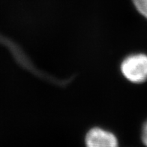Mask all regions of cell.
I'll list each match as a JSON object with an SVG mask.
<instances>
[{
  "label": "cell",
  "instance_id": "6da1fadb",
  "mask_svg": "<svg viewBox=\"0 0 147 147\" xmlns=\"http://www.w3.org/2000/svg\"><path fill=\"white\" fill-rule=\"evenodd\" d=\"M123 76L133 83H143L147 80V55L134 54L127 57L121 66Z\"/></svg>",
  "mask_w": 147,
  "mask_h": 147
},
{
  "label": "cell",
  "instance_id": "7a4b0ae2",
  "mask_svg": "<svg viewBox=\"0 0 147 147\" xmlns=\"http://www.w3.org/2000/svg\"><path fill=\"white\" fill-rule=\"evenodd\" d=\"M86 144V147H118L115 135L99 128H94L87 133Z\"/></svg>",
  "mask_w": 147,
  "mask_h": 147
},
{
  "label": "cell",
  "instance_id": "3957f363",
  "mask_svg": "<svg viewBox=\"0 0 147 147\" xmlns=\"http://www.w3.org/2000/svg\"><path fill=\"white\" fill-rule=\"evenodd\" d=\"M133 3L138 12L147 19V0H133Z\"/></svg>",
  "mask_w": 147,
  "mask_h": 147
},
{
  "label": "cell",
  "instance_id": "277c9868",
  "mask_svg": "<svg viewBox=\"0 0 147 147\" xmlns=\"http://www.w3.org/2000/svg\"><path fill=\"white\" fill-rule=\"evenodd\" d=\"M142 140L146 146H147V122L144 124L142 131Z\"/></svg>",
  "mask_w": 147,
  "mask_h": 147
}]
</instances>
